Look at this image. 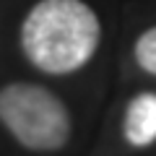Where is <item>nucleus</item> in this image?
I'll use <instances>...</instances> for the list:
<instances>
[{"mask_svg":"<svg viewBox=\"0 0 156 156\" xmlns=\"http://www.w3.org/2000/svg\"><path fill=\"white\" fill-rule=\"evenodd\" d=\"M101 37L96 13L81 0H42L21 29L26 57L44 73L65 76L91 60Z\"/></svg>","mask_w":156,"mask_h":156,"instance_id":"nucleus-1","label":"nucleus"},{"mask_svg":"<svg viewBox=\"0 0 156 156\" xmlns=\"http://www.w3.org/2000/svg\"><path fill=\"white\" fill-rule=\"evenodd\" d=\"M0 122L31 151H57L70 138L65 104L34 83H11L0 91Z\"/></svg>","mask_w":156,"mask_h":156,"instance_id":"nucleus-2","label":"nucleus"},{"mask_svg":"<svg viewBox=\"0 0 156 156\" xmlns=\"http://www.w3.org/2000/svg\"><path fill=\"white\" fill-rule=\"evenodd\" d=\"M125 138L133 146L156 140V94H138L125 112Z\"/></svg>","mask_w":156,"mask_h":156,"instance_id":"nucleus-3","label":"nucleus"},{"mask_svg":"<svg viewBox=\"0 0 156 156\" xmlns=\"http://www.w3.org/2000/svg\"><path fill=\"white\" fill-rule=\"evenodd\" d=\"M135 60L146 73L156 76V26L143 31L135 42Z\"/></svg>","mask_w":156,"mask_h":156,"instance_id":"nucleus-4","label":"nucleus"}]
</instances>
